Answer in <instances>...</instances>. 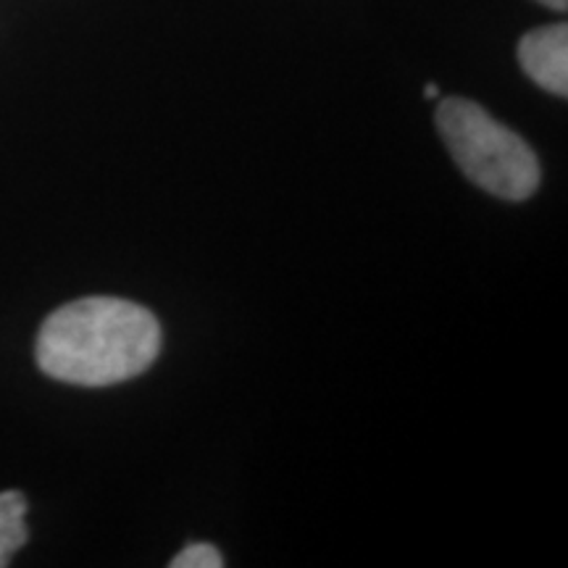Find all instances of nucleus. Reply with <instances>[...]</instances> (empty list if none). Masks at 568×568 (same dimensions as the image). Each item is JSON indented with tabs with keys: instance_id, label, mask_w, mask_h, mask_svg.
<instances>
[{
	"instance_id": "nucleus-1",
	"label": "nucleus",
	"mask_w": 568,
	"mask_h": 568,
	"mask_svg": "<svg viewBox=\"0 0 568 568\" xmlns=\"http://www.w3.org/2000/svg\"><path fill=\"white\" fill-rule=\"evenodd\" d=\"M161 324L122 297H82L42 324L34 358L42 374L77 387H111L145 374L161 353Z\"/></svg>"
},
{
	"instance_id": "nucleus-2",
	"label": "nucleus",
	"mask_w": 568,
	"mask_h": 568,
	"mask_svg": "<svg viewBox=\"0 0 568 568\" xmlns=\"http://www.w3.org/2000/svg\"><path fill=\"white\" fill-rule=\"evenodd\" d=\"M437 130L460 172L489 195L527 201L537 193L542 172L535 151L479 103L447 98L437 109Z\"/></svg>"
},
{
	"instance_id": "nucleus-3",
	"label": "nucleus",
	"mask_w": 568,
	"mask_h": 568,
	"mask_svg": "<svg viewBox=\"0 0 568 568\" xmlns=\"http://www.w3.org/2000/svg\"><path fill=\"white\" fill-rule=\"evenodd\" d=\"M518 61L529 80L552 95H568V27L550 24L531 30L518 42Z\"/></svg>"
},
{
	"instance_id": "nucleus-4",
	"label": "nucleus",
	"mask_w": 568,
	"mask_h": 568,
	"mask_svg": "<svg viewBox=\"0 0 568 568\" xmlns=\"http://www.w3.org/2000/svg\"><path fill=\"white\" fill-rule=\"evenodd\" d=\"M27 497L9 489L0 493V568L11 564V558L24 548L30 539V529H27Z\"/></svg>"
},
{
	"instance_id": "nucleus-5",
	"label": "nucleus",
	"mask_w": 568,
	"mask_h": 568,
	"mask_svg": "<svg viewBox=\"0 0 568 568\" xmlns=\"http://www.w3.org/2000/svg\"><path fill=\"white\" fill-rule=\"evenodd\" d=\"M172 568H224L222 550L213 548L209 542H193L176 552L172 558Z\"/></svg>"
},
{
	"instance_id": "nucleus-6",
	"label": "nucleus",
	"mask_w": 568,
	"mask_h": 568,
	"mask_svg": "<svg viewBox=\"0 0 568 568\" xmlns=\"http://www.w3.org/2000/svg\"><path fill=\"white\" fill-rule=\"evenodd\" d=\"M539 3H545L548 9H556V11H566L568 9V0H539Z\"/></svg>"
},
{
	"instance_id": "nucleus-7",
	"label": "nucleus",
	"mask_w": 568,
	"mask_h": 568,
	"mask_svg": "<svg viewBox=\"0 0 568 568\" xmlns=\"http://www.w3.org/2000/svg\"><path fill=\"white\" fill-rule=\"evenodd\" d=\"M439 95V88H437V84H426V88H424V98H426V101H432V98H437Z\"/></svg>"
}]
</instances>
